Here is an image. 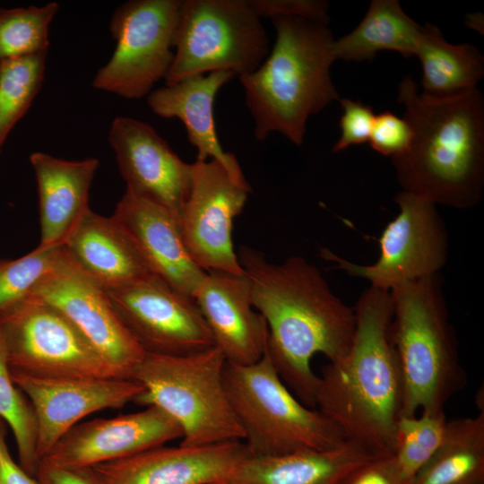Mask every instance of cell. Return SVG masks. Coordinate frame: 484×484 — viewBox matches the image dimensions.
Returning a JSON list of instances; mask_svg holds the SVG:
<instances>
[{
    "instance_id": "6da1fadb",
    "label": "cell",
    "mask_w": 484,
    "mask_h": 484,
    "mask_svg": "<svg viewBox=\"0 0 484 484\" xmlns=\"http://www.w3.org/2000/svg\"><path fill=\"white\" fill-rule=\"evenodd\" d=\"M237 255L253 307L267 325L266 354L292 393L315 408L318 375L311 359L323 354L334 361L347 353L355 331L354 307L340 299L319 269L301 256L274 264L249 246H240Z\"/></svg>"
},
{
    "instance_id": "7a4b0ae2",
    "label": "cell",
    "mask_w": 484,
    "mask_h": 484,
    "mask_svg": "<svg viewBox=\"0 0 484 484\" xmlns=\"http://www.w3.org/2000/svg\"><path fill=\"white\" fill-rule=\"evenodd\" d=\"M354 309L351 345L344 356L322 367L315 407L346 440L376 455L393 454L404 385L391 336V293L370 286Z\"/></svg>"
},
{
    "instance_id": "3957f363",
    "label": "cell",
    "mask_w": 484,
    "mask_h": 484,
    "mask_svg": "<svg viewBox=\"0 0 484 484\" xmlns=\"http://www.w3.org/2000/svg\"><path fill=\"white\" fill-rule=\"evenodd\" d=\"M397 100L412 131L409 149L392 159L402 190L436 205L475 207L484 187V99L480 90L433 98L419 93L406 76Z\"/></svg>"
},
{
    "instance_id": "277c9868",
    "label": "cell",
    "mask_w": 484,
    "mask_h": 484,
    "mask_svg": "<svg viewBox=\"0 0 484 484\" xmlns=\"http://www.w3.org/2000/svg\"><path fill=\"white\" fill-rule=\"evenodd\" d=\"M272 21L276 31L272 50L239 81L255 138L265 140L277 132L300 146L309 117L340 99L330 73L336 60L334 38L325 22L284 16Z\"/></svg>"
},
{
    "instance_id": "5b68a950",
    "label": "cell",
    "mask_w": 484,
    "mask_h": 484,
    "mask_svg": "<svg viewBox=\"0 0 484 484\" xmlns=\"http://www.w3.org/2000/svg\"><path fill=\"white\" fill-rule=\"evenodd\" d=\"M391 336L403 378L401 416L445 411L466 385L458 341L449 319L441 273L390 290Z\"/></svg>"
},
{
    "instance_id": "8992f818",
    "label": "cell",
    "mask_w": 484,
    "mask_h": 484,
    "mask_svg": "<svg viewBox=\"0 0 484 484\" xmlns=\"http://www.w3.org/2000/svg\"><path fill=\"white\" fill-rule=\"evenodd\" d=\"M225 364L216 346L183 356L145 353L132 375L144 389L134 402L168 414L181 428L180 445L244 439L226 393Z\"/></svg>"
},
{
    "instance_id": "52a82bcc",
    "label": "cell",
    "mask_w": 484,
    "mask_h": 484,
    "mask_svg": "<svg viewBox=\"0 0 484 484\" xmlns=\"http://www.w3.org/2000/svg\"><path fill=\"white\" fill-rule=\"evenodd\" d=\"M223 378L250 454L277 455L327 450L346 440L330 419L318 409L303 404L292 393L266 352L248 365L226 361Z\"/></svg>"
},
{
    "instance_id": "ba28073f",
    "label": "cell",
    "mask_w": 484,
    "mask_h": 484,
    "mask_svg": "<svg viewBox=\"0 0 484 484\" xmlns=\"http://www.w3.org/2000/svg\"><path fill=\"white\" fill-rule=\"evenodd\" d=\"M166 85L196 74L256 70L270 52L261 18L247 0H181Z\"/></svg>"
},
{
    "instance_id": "9c48e42d",
    "label": "cell",
    "mask_w": 484,
    "mask_h": 484,
    "mask_svg": "<svg viewBox=\"0 0 484 484\" xmlns=\"http://www.w3.org/2000/svg\"><path fill=\"white\" fill-rule=\"evenodd\" d=\"M11 371L39 377H125L54 306L30 293L0 310Z\"/></svg>"
},
{
    "instance_id": "30bf717a",
    "label": "cell",
    "mask_w": 484,
    "mask_h": 484,
    "mask_svg": "<svg viewBox=\"0 0 484 484\" xmlns=\"http://www.w3.org/2000/svg\"><path fill=\"white\" fill-rule=\"evenodd\" d=\"M181 0H132L121 4L109 23L115 51L92 84L137 99L165 78L174 57Z\"/></svg>"
},
{
    "instance_id": "8fae6325",
    "label": "cell",
    "mask_w": 484,
    "mask_h": 484,
    "mask_svg": "<svg viewBox=\"0 0 484 484\" xmlns=\"http://www.w3.org/2000/svg\"><path fill=\"white\" fill-rule=\"evenodd\" d=\"M394 202L399 212L381 233L380 253L374 264H357L328 248H321L320 256L334 263L337 269L348 275L365 279L370 286L388 291L441 273L449 256V238L436 205L402 190L395 195Z\"/></svg>"
},
{
    "instance_id": "7c38bea8",
    "label": "cell",
    "mask_w": 484,
    "mask_h": 484,
    "mask_svg": "<svg viewBox=\"0 0 484 484\" xmlns=\"http://www.w3.org/2000/svg\"><path fill=\"white\" fill-rule=\"evenodd\" d=\"M106 291L145 353L183 356L215 346L195 301L154 274Z\"/></svg>"
},
{
    "instance_id": "4fadbf2b",
    "label": "cell",
    "mask_w": 484,
    "mask_h": 484,
    "mask_svg": "<svg viewBox=\"0 0 484 484\" xmlns=\"http://www.w3.org/2000/svg\"><path fill=\"white\" fill-rule=\"evenodd\" d=\"M250 191L216 160L191 163L190 189L178 223L185 246L202 270L245 273L231 234L233 220L241 213Z\"/></svg>"
},
{
    "instance_id": "5bb4252c",
    "label": "cell",
    "mask_w": 484,
    "mask_h": 484,
    "mask_svg": "<svg viewBox=\"0 0 484 484\" xmlns=\"http://www.w3.org/2000/svg\"><path fill=\"white\" fill-rule=\"evenodd\" d=\"M30 293L56 307L106 361L132 378L145 351L117 314L106 290L73 262L65 248Z\"/></svg>"
},
{
    "instance_id": "9a60e30c",
    "label": "cell",
    "mask_w": 484,
    "mask_h": 484,
    "mask_svg": "<svg viewBox=\"0 0 484 484\" xmlns=\"http://www.w3.org/2000/svg\"><path fill=\"white\" fill-rule=\"evenodd\" d=\"M11 376L34 410L39 461L84 417L134 402L144 390L133 378L39 377L14 371Z\"/></svg>"
},
{
    "instance_id": "2e32d148",
    "label": "cell",
    "mask_w": 484,
    "mask_h": 484,
    "mask_svg": "<svg viewBox=\"0 0 484 484\" xmlns=\"http://www.w3.org/2000/svg\"><path fill=\"white\" fill-rule=\"evenodd\" d=\"M179 426L163 411L137 412L80 422L40 460L65 468H93L182 438Z\"/></svg>"
},
{
    "instance_id": "e0dca14e",
    "label": "cell",
    "mask_w": 484,
    "mask_h": 484,
    "mask_svg": "<svg viewBox=\"0 0 484 484\" xmlns=\"http://www.w3.org/2000/svg\"><path fill=\"white\" fill-rule=\"evenodd\" d=\"M108 140L126 190L171 212L178 219L191 184V164L182 160L148 124L117 117Z\"/></svg>"
},
{
    "instance_id": "ac0fdd59",
    "label": "cell",
    "mask_w": 484,
    "mask_h": 484,
    "mask_svg": "<svg viewBox=\"0 0 484 484\" xmlns=\"http://www.w3.org/2000/svg\"><path fill=\"white\" fill-rule=\"evenodd\" d=\"M249 453L240 440L204 446L160 445L93 467L103 484H212Z\"/></svg>"
},
{
    "instance_id": "d6986e66",
    "label": "cell",
    "mask_w": 484,
    "mask_h": 484,
    "mask_svg": "<svg viewBox=\"0 0 484 484\" xmlns=\"http://www.w3.org/2000/svg\"><path fill=\"white\" fill-rule=\"evenodd\" d=\"M193 299L227 362L248 365L264 356L267 325L253 307L245 273L207 271Z\"/></svg>"
},
{
    "instance_id": "ffe728a7",
    "label": "cell",
    "mask_w": 484,
    "mask_h": 484,
    "mask_svg": "<svg viewBox=\"0 0 484 484\" xmlns=\"http://www.w3.org/2000/svg\"><path fill=\"white\" fill-rule=\"evenodd\" d=\"M113 218L127 233L149 271L193 298L205 271L191 258L177 217L126 190Z\"/></svg>"
},
{
    "instance_id": "44dd1931",
    "label": "cell",
    "mask_w": 484,
    "mask_h": 484,
    "mask_svg": "<svg viewBox=\"0 0 484 484\" xmlns=\"http://www.w3.org/2000/svg\"><path fill=\"white\" fill-rule=\"evenodd\" d=\"M234 76L225 71L192 75L152 90L147 104L160 117L182 121L188 141L197 150V160H218L238 185L250 188L236 156L222 149L214 119L216 95Z\"/></svg>"
},
{
    "instance_id": "7402d4cb",
    "label": "cell",
    "mask_w": 484,
    "mask_h": 484,
    "mask_svg": "<svg viewBox=\"0 0 484 484\" xmlns=\"http://www.w3.org/2000/svg\"><path fill=\"white\" fill-rule=\"evenodd\" d=\"M73 262L104 290L152 274L131 238L113 218L89 208L62 244Z\"/></svg>"
},
{
    "instance_id": "603a6c76",
    "label": "cell",
    "mask_w": 484,
    "mask_h": 484,
    "mask_svg": "<svg viewBox=\"0 0 484 484\" xmlns=\"http://www.w3.org/2000/svg\"><path fill=\"white\" fill-rule=\"evenodd\" d=\"M39 194V246L62 245L90 208L89 192L99 160H65L40 151L30 156Z\"/></svg>"
},
{
    "instance_id": "cb8c5ba5",
    "label": "cell",
    "mask_w": 484,
    "mask_h": 484,
    "mask_svg": "<svg viewBox=\"0 0 484 484\" xmlns=\"http://www.w3.org/2000/svg\"><path fill=\"white\" fill-rule=\"evenodd\" d=\"M374 455L349 440L327 450L277 455L248 453L221 481L225 484H339L350 471Z\"/></svg>"
},
{
    "instance_id": "d4e9b609",
    "label": "cell",
    "mask_w": 484,
    "mask_h": 484,
    "mask_svg": "<svg viewBox=\"0 0 484 484\" xmlns=\"http://www.w3.org/2000/svg\"><path fill=\"white\" fill-rule=\"evenodd\" d=\"M422 30L423 26L406 14L399 1L373 0L359 25L334 39L335 59L363 62L372 60L382 50L415 56Z\"/></svg>"
},
{
    "instance_id": "484cf974",
    "label": "cell",
    "mask_w": 484,
    "mask_h": 484,
    "mask_svg": "<svg viewBox=\"0 0 484 484\" xmlns=\"http://www.w3.org/2000/svg\"><path fill=\"white\" fill-rule=\"evenodd\" d=\"M415 56L422 67L424 95L446 98L477 88L484 74V56L473 45L447 42L432 24L423 26Z\"/></svg>"
},
{
    "instance_id": "4316f807",
    "label": "cell",
    "mask_w": 484,
    "mask_h": 484,
    "mask_svg": "<svg viewBox=\"0 0 484 484\" xmlns=\"http://www.w3.org/2000/svg\"><path fill=\"white\" fill-rule=\"evenodd\" d=\"M407 484H484V410L448 420L442 445Z\"/></svg>"
},
{
    "instance_id": "83f0119b",
    "label": "cell",
    "mask_w": 484,
    "mask_h": 484,
    "mask_svg": "<svg viewBox=\"0 0 484 484\" xmlns=\"http://www.w3.org/2000/svg\"><path fill=\"white\" fill-rule=\"evenodd\" d=\"M447 424L445 411H421L419 416L399 418L393 456L403 484H407L442 445Z\"/></svg>"
},
{
    "instance_id": "f1b7e54d",
    "label": "cell",
    "mask_w": 484,
    "mask_h": 484,
    "mask_svg": "<svg viewBox=\"0 0 484 484\" xmlns=\"http://www.w3.org/2000/svg\"><path fill=\"white\" fill-rule=\"evenodd\" d=\"M47 55L40 53L0 64V151L7 135L39 91Z\"/></svg>"
},
{
    "instance_id": "f546056e",
    "label": "cell",
    "mask_w": 484,
    "mask_h": 484,
    "mask_svg": "<svg viewBox=\"0 0 484 484\" xmlns=\"http://www.w3.org/2000/svg\"><path fill=\"white\" fill-rule=\"evenodd\" d=\"M58 9L56 2L0 9V64L48 52L49 25Z\"/></svg>"
},
{
    "instance_id": "4dcf8cb0",
    "label": "cell",
    "mask_w": 484,
    "mask_h": 484,
    "mask_svg": "<svg viewBox=\"0 0 484 484\" xmlns=\"http://www.w3.org/2000/svg\"><path fill=\"white\" fill-rule=\"evenodd\" d=\"M0 418L13 431L19 464L35 477L39 465L37 419L27 396L13 382L0 333Z\"/></svg>"
},
{
    "instance_id": "1f68e13d",
    "label": "cell",
    "mask_w": 484,
    "mask_h": 484,
    "mask_svg": "<svg viewBox=\"0 0 484 484\" xmlns=\"http://www.w3.org/2000/svg\"><path fill=\"white\" fill-rule=\"evenodd\" d=\"M63 245L41 247L17 259L0 260V310L29 295L37 282L58 264Z\"/></svg>"
},
{
    "instance_id": "d6a6232c",
    "label": "cell",
    "mask_w": 484,
    "mask_h": 484,
    "mask_svg": "<svg viewBox=\"0 0 484 484\" xmlns=\"http://www.w3.org/2000/svg\"><path fill=\"white\" fill-rule=\"evenodd\" d=\"M411 137L407 120L386 110L376 116L368 142L374 151L393 159L406 152Z\"/></svg>"
},
{
    "instance_id": "836d02e7",
    "label": "cell",
    "mask_w": 484,
    "mask_h": 484,
    "mask_svg": "<svg viewBox=\"0 0 484 484\" xmlns=\"http://www.w3.org/2000/svg\"><path fill=\"white\" fill-rule=\"evenodd\" d=\"M342 108L340 119L341 136L333 152L368 142L376 115L370 106L350 99H339Z\"/></svg>"
},
{
    "instance_id": "e575fe53",
    "label": "cell",
    "mask_w": 484,
    "mask_h": 484,
    "mask_svg": "<svg viewBox=\"0 0 484 484\" xmlns=\"http://www.w3.org/2000/svg\"><path fill=\"white\" fill-rule=\"evenodd\" d=\"M260 18L301 17L328 23L329 4L323 0H247Z\"/></svg>"
},
{
    "instance_id": "d590c367",
    "label": "cell",
    "mask_w": 484,
    "mask_h": 484,
    "mask_svg": "<svg viewBox=\"0 0 484 484\" xmlns=\"http://www.w3.org/2000/svg\"><path fill=\"white\" fill-rule=\"evenodd\" d=\"M339 484H403V481L393 454H381L353 468Z\"/></svg>"
},
{
    "instance_id": "8d00e7d4",
    "label": "cell",
    "mask_w": 484,
    "mask_h": 484,
    "mask_svg": "<svg viewBox=\"0 0 484 484\" xmlns=\"http://www.w3.org/2000/svg\"><path fill=\"white\" fill-rule=\"evenodd\" d=\"M39 484H103L93 468H65L39 462Z\"/></svg>"
},
{
    "instance_id": "74e56055",
    "label": "cell",
    "mask_w": 484,
    "mask_h": 484,
    "mask_svg": "<svg viewBox=\"0 0 484 484\" xmlns=\"http://www.w3.org/2000/svg\"><path fill=\"white\" fill-rule=\"evenodd\" d=\"M6 426L0 418V484H39L12 457L6 443Z\"/></svg>"
},
{
    "instance_id": "f35d334b",
    "label": "cell",
    "mask_w": 484,
    "mask_h": 484,
    "mask_svg": "<svg viewBox=\"0 0 484 484\" xmlns=\"http://www.w3.org/2000/svg\"><path fill=\"white\" fill-rule=\"evenodd\" d=\"M212 484H225V483H223V482L220 480V481L214 482V483H212Z\"/></svg>"
}]
</instances>
